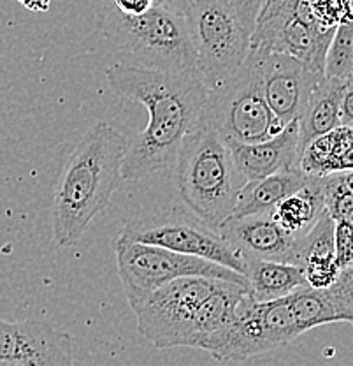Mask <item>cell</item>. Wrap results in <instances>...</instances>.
<instances>
[{"mask_svg":"<svg viewBox=\"0 0 353 366\" xmlns=\"http://www.w3.org/2000/svg\"><path fill=\"white\" fill-rule=\"evenodd\" d=\"M334 30L314 21L307 0H265L250 36V46L287 53L324 72Z\"/></svg>","mask_w":353,"mask_h":366,"instance_id":"cell-9","label":"cell"},{"mask_svg":"<svg viewBox=\"0 0 353 366\" xmlns=\"http://www.w3.org/2000/svg\"><path fill=\"white\" fill-rule=\"evenodd\" d=\"M353 74V29L352 21L336 26L325 53L324 76L352 79Z\"/></svg>","mask_w":353,"mask_h":366,"instance_id":"cell-23","label":"cell"},{"mask_svg":"<svg viewBox=\"0 0 353 366\" xmlns=\"http://www.w3.org/2000/svg\"><path fill=\"white\" fill-rule=\"evenodd\" d=\"M218 232L241 252L242 257L288 262L302 234L285 229L272 213L229 217Z\"/></svg>","mask_w":353,"mask_h":366,"instance_id":"cell-15","label":"cell"},{"mask_svg":"<svg viewBox=\"0 0 353 366\" xmlns=\"http://www.w3.org/2000/svg\"><path fill=\"white\" fill-rule=\"evenodd\" d=\"M245 262L250 296L259 303L280 300L307 284L302 268L290 262L255 257H245Z\"/></svg>","mask_w":353,"mask_h":366,"instance_id":"cell-21","label":"cell"},{"mask_svg":"<svg viewBox=\"0 0 353 366\" xmlns=\"http://www.w3.org/2000/svg\"><path fill=\"white\" fill-rule=\"evenodd\" d=\"M259 48L260 79L264 97L280 124L287 125L297 120L305 109L307 97L324 72H318L295 56L287 53Z\"/></svg>","mask_w":353,"mask_h":366,"instance_id":"cell-12","label":"cell"},{"mask_svg":"<svg viewBox=\"0 0 353 366\" xmlns=\"http://www.w3.org/2000/svg\"><path fill=\"white\" fill-rule=\"evenodd\" d=\"M287 303L301 333L324 324H352L353 266L341 269L336 280L325 287L301 285L287 296Z\"/></svg>","mask_w":353,"mask_h":366,"instance_id":"cell-14","label":"cell"},{"mask_svg":"<svg viewBox=\"0 0 353 366\" xmlns=\"http://www.w3.org/2000/svg\"><path fill=\"white\" fill-rule=\"evenodd\" d=\"M301 335L287 296L259 303L246 295L235 307L232 319L204 343L203 350L222 363H241L282 349Z\"/></svg>","mask_w":353,"mask_h":366,"instance_id":"cell-7","label":"cell"},{"mask_svg":"<svg viewBox=\"0 0 353 366\" xmlns=\"http://www.w3.org/2000/svg\"><path fill=\"white\" fill-rule=\"evenodd\" d=\"M127 242L150 243L164 249L197 255L218 262L225 268L246 274V262L232 243L227 242L216 229L200 222L195 215L181 209L157 217H146L127 222L116 236Z\"/></svg>","mask_w":353,"mask_h":366,"instance_id":"cell-11","label":"cell"},{"mask_svg":"<svg viewBox=\"0 0 353 366\" xmlns=\"http://www.w3.org/2000/svg\"><path fill=\"white\" fill-rule=\"evenodd\" d=\"M314 21L324 29H336L352 21V0H307Z\"/></svg>","mask_w":353,"mask_h":366,"instance_id":"cell-25","label":"cell"},{"mask_svg":"<svg viewBox=\"0 0 353 366\" xmlns=\"http://www.w3.org/2000/svg\"><path fill=\"white\" fill-rule=\"evenodd\" d=\"M190 41L208 90L225 83L245 62L250 32L239 21L229 0H199L188 11Z\"/></svg>","mask_w":353,"mask_h":366,"instance_id":"cell-8","label":"cell"},{"mask_svg":"<svg viewBox=\"0 0 353 366\" xmlns=\"http://www.w3.org/2000/svg\"><path fill=\"white\" fill-rule=\"evenodd\" d=\"M220 278L181 277L148 291L127 289L128 305L138 331L157 349L190 347L200 303L211 295Z\"/></svg>","mask_w":353,"mask_h":366,"instance_id":"cell-6","label":"cell"},{"mask_svg":"<svg viewBox=\"0 0 353 366\" xmlns=\"http://www.w3.org/2000/svg\"><path fill=\"white\" fill-rule=\"evenodd\" d=\"M229 2L230 6H232L234 13L237 14L239 21L245 25V29L248 30L250 36H252V30L253 26H255L257 16H259L265 0H229Z\"/></svg>","mask_w":353,"mask_h":366,"instance_id":"cell-27","label":"cell"},{"mask_svg":"<svg viewBox=\"0 0 353 366\" xmlns=\"http://www.w3.org/2000/svg\"><path fill=\"white\" fill-rule=\"evenodd\" d=\"M324 197L325 212L334 222L337 220H352L353 215V192L352 171H339V173L325 174Z\"/></svg>","mask_w":353,"mask_h":366,"instance_id":"cell-24","label":"cell"},{"mask_svg":"<svg viewBox=\"0 0 353 366\" xmlns=\"http://www.w3.org/2000/svg\"><path fill=\"white\" fill-rule=\"evenodd\" d=\"M98 26L102 37L132 56L135 66L199 74L187 21L158 4L131 16L120 13L108 0L98 14Z\"/></svg>","mask_w":353,"mask_h":366,"instance_id":"cell-4","label":"cell"},{"mask_svg":"<svg viewBox=\"0 0 353 366\" xmlns=\"http://www.w3.org/2000/svg\"><path fill=\"white\" fill-rule=\"evenodd\" d=\"M113 249L116 254L118 277L123 291H148L181 277L220 278L248 287L245 274L197 255L120 238L113 239Z\"/></svg>","mask_w":353,"mask_h":366,"instance_id":"cell-10","label":"cell"},{"mask_svg":"<svg viewBox=\"0 0 353 366\" xmlns=\"http://www.w3.org/2000/svg\"><path fill=\"white\" fill-rule=\"evenodd\" d=\"M199 0H158V6H162L164 9L170 11L174 14H180V16H187L188 11L192 9Z\"/></svg>","mask_w":353,"mask_h":366,"instance_id":"cell-29","label":"cell"},{"mask_svg":"<svg viewBox=\"0 0 353 366\" xmlns=\"http://www.w3.org/2000/svg\"><path fill=\"white\" fill-rule=\"evenodd\" d=\"M174 169L178 190L190 212L218 231L232 213L246 180L235 169L225 141L203 118L181 141Z\"/></svg>","mask_w":353,"mask_h":366,"instance_id":"cell-3","label":"cell"},{"mask_svg":"<svg viewBox=\"0 0 353 366\" xmlns=\"http://www.w3.org/2000/svg\"><path fill=\"white\" fill-rule=\"evenodd\" d=\"M324 177H309L306 185L283 197L272 209V217L285 229L297 234H306L325 212Z\"/></svg>","mask_w":353,"mask_h":366,"instance_id":"cell-22","label":"cell"},{"mask_svg":"<svg viewBox=\"0 0 353 366\" xmlns=\"http://www.w3.org/2000/svg\"><path fill=\"white\" fill-rule=\"evenodd\" d=\"M106 79L116 95L143 104L150 117L146 129L127 143L121 180L138 182L173 167L181 141L203 117L208 97L203 78L118 62L108 67Z\"/></svg>","mask_w":353,"mask_h":366,"instance_id":"cell-1","label":"cell"},{"mask_svg":"<svg viewBox=\"0 0 353 366\" xmlns=\"http://www.w3.org/2000/svg\"><path fill=\"white\" fill-rule=\"evenodd\" d=\"M297 167L307 177H325L353 169L352 125H339L325 134L313 137L302 148Z\"/></svg>","mask_w":353,"mask_h":366,"instance_id":"cell-20","label":"cell"},{"mask_svg":"<svg viewBox=\"0 0 353 366\" xmlns=\"http://www.w3.org/2000/svg\"><path fill=\"white\" fill-rule=\"evenodd\" d=\"M288 262L302 268L311 287H325L336 280L341 269L334 255V220L327 212L301 236Z\"/></svg>","mask_w":353,"mask_h":366,"instance_id":"cell-17","label":"cell"},{"mask_svg":"<svg viewBox=\"0 0 353 366\" xmlns=\"http://www.w3.org/2000/svg\"><path fill=\"white\" fill-rule=\"evenodd\" d=\"M74 363L69 335L44 322L0 319V365L69 366Z\"/></svg>","mask_w":353,"mask_h":366,"instance_id":"cell-13","label":"cell"},{"mask_svg":"<svg viewBox=\"0 0 353 366\" xmlns=\"http://www.w3.org/2000/svg\"><path fill=\"white\" fill-rule=\"evenodd\" d=\"M200 118L223 141L235 143H257L282 131L283 125L271 112L262 90L259 48L250 46L237 71L225 83L208 90Z\"/></svg>","mask_w":353,"mask_h":366,"instance_id":"cell-5","label":"cell"},{"mask_svg":"<svg viewBox=\"0 0 353 366\" xmlns=\"http://www.w3.org/2000/svg\"><path fill=\"white\" fill-rule=\"evenodd\" d=\"M309 177L299 167L276 171L267 177L245 182L239 189L235 204L230 217L257 215V213H272L275 206L292 194L294 190L306 185Z\"/></svg>","mask_w":353,"mask_h":366,"instance_id":"cell-19","label":"cell"},{"mask_svg":"<svg viewBox=\"0 0 353 366\" xmlns=\"http://www.w3.org/2000/svg\"><path fill=\"white\" fill-rule=\"evenodd\" d=\"M232 155L234 166L246 182L267 177L282 169L297 167L299 131L297 120L287 124L278 134L257 143L225 141Z\"/></svg>","mask_w":353,"mask_h":366,"instance_id":"cell-16","label":"cell"},{"mask_svg":"<svg viewBox=\"0 0 353 366\" xmlns=\"http://www.w3.org/2000/svg\"><path fill=\"white\" fill-rule=\"evenodd\" d=\"M352 220H337L334 222V255L339 269L353 266L352 249Z\"/></svg>","mask_w":353,"mask_h":366,"instance_id":"cell-26","label":"cell"},{"mask_svg":"<svg viewBox=\"0 0 353 366\" xmlns=\"http://www.w3.org/2000/svg\"><path fill=\"white\" fill-rule=\"evenodd\" d=\"M353 85L352 79L324 78L314 85L307 97L305 109L297 118L299 155L313 137L325 134L341 125L339 106L344 92Z\"/></svg>","mask_w":353,"mask_h":366,"instance_id":"cell-18","label":"cell"},{"mask_svg":"<svg viewBox=\"0 0 353 366\" xmlns=\"http://www.w3.org/2000/svg\"><path fill=\"white\" fill-rule=\"evenodd\" d=\"M109 2H111L120 13L135 16V14H143L144 11H148L151 6H155L157 0H109Z\"/></svg>","mask_w":353,"mask_h":366,"instance_id":"cell-28","label":"cell"},{"mask_svg":"<svg viewBox=\"0 0 353 366\" xmlns=\"http://www.w3.org/2000/svg\"><path fill=\"white\" fill-rule=\"evenodd\" d=\"M128 139L109 124H95L63 164L53 194V239L62 249L81 242L121 180Z\"/></svg>","mask_w":353,"mask_h":366,"instance_id":"cell-2","label":"cell"},{"mask_svg":"<svg viewBox=\"0 0 353 366\" xmlns=\"http://www.w3.org/2000/svg\"><path fill=\"white\" fill-rule=\"evenodd\" d=\"M352 101H353V85L350 86V89H347V92H344V95H343V99H341V106H339L341 125H352V127H353Z\"/></svg>","mask_w":353,"mask_h":366,"instance_id":"cell-30","label":"cell"},{"mask_svg":"<svg viewBox=\"0 0 353 366\" xmlns=\"http://www.w3.org/2000/svg\"><path fill=\"white\" fill-rule=\"evenodd\" d=\"M30 13H46L51 7V0H18Z\"/></svg>","mask_w":353,"mask_h":366,"instance_id":"cell-31","label":"cell"},{"mask_svg":"<svg viewBox=\"0 0 353 366\" xmlns=\"http://www.w3.org/2000/svg\"><path fill=\"white\" fill-rule=\"evenodd\" d=\"M157 4H158V0H157Z\"/></svg>","mask_w":353,"mask_h":366,"instance_id":"cell-32","label":"cell"}]
</instances>
